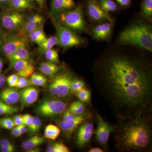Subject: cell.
<instances>
[{
  "label": "cell",
  "instance_id": "1",
  "mask_svg": "<svg viewBox=\"0 0 152 152\" xmlns=\"http://www.w3.org/2000/svg\"><path fill=\"white\" fill-rule=\"evenodd\" d=\"M93 72L97 91L118 120L151 113L152 65L146 56L112 52L96 62Z\"/></svg>",
  "mask_w": 152,
  "mask_h": 152
},
{
  "label": "cell",
  "instance_id": "2",
  "mask_svg": "<svg viewBox=\"0 0 152 152\" xmlns=\"http://www.w3.org/2000/svg\"><path fill=\"white\" fill-rule=\"evenodd\" d=\"M115 126L114 143L122 152H148L152 151L151 113L118 120Z\"/></svg>",
  "mask_w": 152,
  "mask_h": 152
},
{
  "label": "cell",
  "instance_id": "3",
  "mask_svg": "<svg viewBox=\"0 0 152 152\" xmlns=\"http://www.w3.org/2000/svg\"><path fill=\"white\" fill-rule=\"evenodd\" d=\"M120 43L132 45L152 51V31L150 25L143 22H136L121 33Z\"/></svg>",
  "mask_w": 152,
  "mask_h": 152
},
{
  "label": "cell",
  "instance_id": "4",
  "mask_svg": "<svg viewBox=\"0 0 152 152\" xmlns=\"http://www.w3.org/2000/svg\"><path fill=\"white\" fill-rule=\"evenodd\" d=\"M56 23L69 29L75 32H85L91 34L84 16L83 6L79 5L72 9L52 18Z\"/></svg>",
  "mask_w": 152,
  "mask_h": 152
},
{
  "label": "cell",
  "instance_id": "5",
  "mask_svg": "<svg viewBox=\"0 0 152 152\" xmlns=\"http://www.w3.org/2000/svg\"><path fill=\"white\" fill-rule=\"evenodd\" d=\"M75 77L68 71H60L56 75L51 78V80L48 90L50 94L60 99L70 96L72 93L71 84Z\"/></svg>",
  "mask_w": 152,
  "mask_h": 152
},
{
  "label": "cell",
  "instance_id": "6",
  "mask_svg": "<svg viewBox=\"0 0 152 152\" xmlns=\"http://www.w3.org/2000/svg\"><path fill=\"white\" fill-rule=\"evenodd\" d=\"M67 103L58 98H50L42 101L37 107L39 115L46 117H55L62 115L67 109Z\"/></svg>",
  "mask_w": 152,
  "mask_h": 152
},
{
  "label": "cell",
  "instance_id": "7",
  "mask_svg": "<svg viewBox=\"0 0 152 152\" xmlns=\"http://www.w3.org/2000/svg\"><path fill=\"white\" fill-rule=\"evenodd\" d=\"M26 18L21 12L4 9L0 12V25L7 31H17L24 23Z\"/></svg>",
  "mask_w": 152,
  "mask_h": 152
},
{
  "label": "cell",
  "instance_id": "8",
  "mask_svg": "<svg viewBox=\"0 0 152 152\" xmlns=\"http://www.w3.org/2000/svg\"><path fill=\"white\" fill-rule=\"evenodd\" d=\"M56 31L58 45L66 49L83 45L85 41L75 32L61 25L53 23Z\"/></svg>",
  "mask_w": 152,
  "mask_h": 152
},
{
  "label": "cell",
  "instance_id": "9",
  "mask_svg": "<svg viewBox=\"0 0 152 152\" xmlns=\"http://www.w3.org/2000/svg\"><path fill=\"white\" fill-rule=\"evenodd\" d=\"M27 38L12 31H5L0 50L7 58L13 54L22 46L27 45Z\"/></svg>",
  "mask_w": 152,
  "mask_h": 152
},
{
  "label": "cell",
  "instance_id": "10",
  "mask_svg": "<svg viewBox=\"0 0 152 152\" xmlns=\"http://www.w3.org/2000/svg\"><path fill=\"white\" fill-rule=\"evenodd\" d=\"M97 127L94 133L96 141L104 148H107L108 142L111 134L115 129V126L111 124L97 114Z\"/></svg>",
  "mask_w": 152,
  "mask_h": 152
},
{
  "label": "cell",
  "instance_id": "11",
  "mask_svg": "<svg viewBox=\"0 0 152 152\" xmlns=\"http://www.w3.org/2000/svg\"><path fill=\"white\" fill-rule=\"evenodd\" d=\"M86 9L88 16L93 21L96 23L113 21L108 12H105L99 7L97 0H87Z\"/></svg>",
  "mask_w": 152,
  "mask_h": 152
},
{
  "label": "cell",
  "instance_id": "12",
  "mask_svg": "<svg viewBox=\"0 0 152 152\" xmlns=\"http://www.w3.org/2000/svg\"><path fill=\"white\" fill-rule=\"evenodd\" d=\"M94 131V124L88 119L80 125L76 135L77 145L81 148L86 146L92 137Z\"/></svg>",
  "mask_w": 152,
  "mask_h": 152
},
{
  "label": "cell",
  "instance_id": "13",
  "mask_svg": "<svg viewBox=\"0 0 152 152\" xmlns=\"http://www.w3.org/2000/svg\"><path fill=\"white\" fill-rule=\"evenodd\" d=\"M89 115L85 113L83 115H77L74 118L68 120H58L57 124L67 137H70L79 126L89 119Z\"/></svg>",
  "mask_w": 152,
  "mask_h": 152
},
{
  "label": "cell",
  "instance_id": "14",
  "mask_svg": "<svg viewBox=\"0 0 152 152\" xmlns=\"http://www.w3.org/2000/svg\"><path fill=\"white\" fill-rule=\"evenodd\" d=\"M75 4L73 0H51L49 16L51 18L73 9Z\"/></svg>",
  "mask_w": 152,
  "mask_h": 152
},
{
  "label": "cell",
  "instance_id": "15",
  "mask_svg": "<svg viewBox=\"0 0 152 152\" xmlns=\"http://www.w3.org/2000/svg\"><path fill=\"white\" fill-rule=\"evenodd\" d=\"M112 22L105 23L91 28L93 37L98 40H107L110 37L113 30Z\"/></svg>",
  "mask_w": 152,
  "mask_h": 152
},
{
  "label": "cell",
  "instance_id": "16",
  "mask_svg": "<svg viewBox=\"0 0 152 152\" xmlns=\"http://www.w3.org/2000/svg\"><path fill=\"white\" fill-rule=\"evenodd\" d=\"M21 104L23 107H29L37 100L39 92L37 88L29 86L23 88L20 92Z\"/></svg>",
  "mask_w": 152,
  "mask_h": 152
},
{
  "label": "cell",
  "instance_id": "17",
  "mask_svg": "<svg viewBox=\"0 0 152 152\" xmlns=\"http://www.w3.org/2000/svg\"><path fill=\"white\" fill-rule=\"evenodd\" d=\"M20 92L14 88H6L0 92V100L11 105L14 104L20 100Z\"/></svg>",
  "mask_w": 152,
  "mask_h": 152
},
{
  "label": "cell",
  "instance_id": "18",
  "mask_svg": "<svg viewBox=\"0 0 152 152\" xmlns=\"http://www.w3.org/2000/svg\"><path fill=\"white\" fill-rule=\"evenodd\" d=\"M36 6L32 0H10L7 8L21 12L34 10Z\"/></svg>",
  "mask_w": 152,
  "mask_h": 152
},
{
  "label": "cell",
  "instance_id": "19",
  "mask_svg": "<svg viewBox=\"0 0 152 152\" xmlns=\"http://www.w3.org/2000/svg\"><path fill=\"white\" fill-rule=\"evenodd\" d=\"M61 69V66L48 61L41 63L39 67L41 73L50 78L57 75Z\"/></svg>",
  "mask_w": 152,
  "mask_h": 152
},
{
  "label": "cell",
  "instance_id": "20",
  "mask_svg": "<svg viewBox=\"0 0 152 152\" xmlns=\"http://www.w3.org/2000/svg\"><path fill=\"white\" fill-rule=\"evenodd\" d=\"M30 58V52L27 48V45L22 46L13 54L8 58L9 61V66L8 69V70L12 69L14 64L17 61Z\"/></svg>",
  "mask_w": 152,
  "mask_h": 152
},
{
  "label": "cell",
  "instance_id": "21",
  "mask_svg": "<svg viewBox=\"0 0 152 152\" xmlns=\"http://www.w3.org/2000/svg\"><path fill=\"white\" fill-rule=\"evenodd\" d=\"M45 142V137L40 135H35L23 142L21 144V147L24 150L29 151L36 148L44 143Z\"/></svg>",
  "mask_w": 152,
  "mask_h": 152
},
{
  "label": "cell",
  "instance_id": "22",
  "mask_svg": "<svg viewBox=\"0 0 152 152\" xmlns=\"http://www.w3.org/2000/svg\"><path fill=\"white\" fill-rule=\"evenodd\" d=\"M47 37L44 31V23L31 32L28 36V38L31 42L39 45Z\"/></svg>",
  "mask_w": 152,
  "mask_h": 152
},
{
  "label": "cell",
  "instance_id": "23",
  "mask_svg": "<svg viewBox=\"0 0 152 152\" xmlns=\"http://www.w3.org/2000/svg\"><path fill=\"white\" fill-rule=\"evenodd\" d=\"M56 45H58L56 36H50L46 38L42 42L38 45V51L40 54L44 55L46 51L53 48Z\"/></svg>",
  "mask_w": 152,
  "mask_h": 152
},
{
  "label": "cell",
  "instance_id": "24",
  "mask_svg": "<svg viewBox=\"0 0 152 152\" xmlns=\"http://www.w3.org/2000/svg\"><path fill=\"white\" fill-rule=\"evenodd\" d=\"M43 22L35 21L31 22H25L24 24L17 31L18 34L22 37L28 38V36L31 32L38 27Z\"/></svg>",
  "mask_w": 152,
  "mask_h": 152
},
{
  "label": "cell",
  "instance_id": "25",
  "mask_svg": "<svg viewBox=\"0 0 152 152\" xmlns=\"http://www.w3.org/2000/svg\"><path fill=\"white\" fill-rule=\"evenodd\" d=\"M61 132V129L58 126L53 124L48 125L45 130V138L55 140L58 138Z\"/></svg>",
  "mask_w": 152,
  "mask_h": 152
},
{
  "label": "cell",
  "instance_id": "26",
  "mask_svg": "<svg viewBox=\"0 0 152 152\" xmlns=\"http://www.w3.org/2000/svg\"><path fill=\"white\" fill-rule=\"evenodd\" d=\"M30 86L44 87L48 84V80L43 74L34 73L29 79Z\"/></svg>",
  "mask_w": 152,
  "mask_h": 152
},
{
  "label": "cell",
  "instance_id": "27",
  "mask_svg": "<svg viewBox=\"0 0 152 152\" xmlns=\"http://www.w3.org/2000/svg\"><path fill=\"white\" fill-rule=\"evenodd\" d=\"M99 5L107 12H115L118 9V5L113 0H97Z\"/></svg>",
  "mask_w": 152,
  "mask_h": 152
},
{
  "label": "cell",
  "instance_id": "28",
  "mask_svg": "<svg viewBox=\"0 0 152 152\" xmlns=\"http://www.w3.org/2000/svg\"><path fill=\"white\" fill-rule=\"evenodd\" d=\"M68 110L77 115H83L86 113V108L84 103L79 100L75 101L71 104Z\"/></svg>",
  "mask_w": 152,
  "mask_h": 152
},
{
  "label": "cell",
  "instance_id": "29",
  "mask_svg": "<svg viewBox=\"0 0 152 152\" xmlns=\"http://www.w3.org/2000/svg\"><path fill=\"white\" fill-rule=\"evenodd\" d=\"M142 13L147 20H151L152 17V0H143L141 5Z\"/></svg>",
  "mask_w": 152,
  "mask_h": 152
},
{
  "label": "cell",
  "instance_id": "30",
  "mask_svg": "<svg viewBox=\"0 0 152 152\" xmlns=\"http://www.w3.org/2000/svg\"><path fill=\"white\" fill-rule=\"evenodd\" d=\"M48 152H69V149L65 144L62 142H55L49 145L47 147Z\"/></svg>",
  "mask_w": 152,
  "mask_h": 152
},
{
  "label": "cell",
  "instance_id": "31",
  "mask_svg": "<svg viewBox=\"0 0 152 152\" xmlns=\"http://www.w3.org/2000/svg\"><path fill=\"white\" fill-rule=\"evenodd\" d=\"M19 109L16 107L4 102L0 100V115H11L18 111Z\"/></svg>",
  "mask_w": 152,
  "mask_h": 152
},
{
  "label": "cell",
  "instance_id": "32",
  "mask_svg": "<svg viewBox=\"0 0 152 152\" xmlns=\"http://www.w3.org/2000/svg\"><path fill=\"white\" fill-rule=\"evenodd\" d=\"M85 88H86V84L83 80L74 78L71 84V91L72 94H75Z\"/></svg>",
  "mask_w": 152,
  "mask_h": 152
},
{
  "label": "cell",
  "instance_id": "33",
  "mask_svg": "<svg viewBox=\"0 0 152 152\" xmlns=\"http://www.w3.org/2000/svg\"><path fill=\"white\" fill-rule=\"evenodd\" d=\"M79 100L86 103H90L91 101V92L89 89L85 88L75 94Z\"/></svg>",
  "mask_w": 152,
  "mask_h": 152
},
{
  "label": "cell",
  "instance_id": "34",
  "mask_svg": "<svg viewBox=\"0 0 152 152\" xmlns=\"http://www.w3.org/2000/svg\"><path fill=\"white\" fill-rule=\"evenodd\" d=\"M44 56L48 61L58 64H60L58 54V52L54 49H50L46 51L44 53Z\"/></svg>",
  "mask_w": 152,
  "mask_h": 152
},
{
  "label": "cell",
  "instance_id": "35",
  "mask_svg": "<svg viewBox=\"0 0 152 152\" xmlns=\"http://www.w3.org/2000/svg\"><path fill=\"white\" fill-rule=\"evenodd\" d=\"M15 145L7 139H3L0 140V150L2 152H13L15 151Z\"/></svg>",
  "mask_w": 152,
  "mask_h": 152
},
{
  "label": "cell",
  "instance_id": "36",
  "mask_svg": "<svg viewBox=\"0 0 152 152\" xmlns=\"http://www.w3.org/2000/svg\"><path fill=\"white\" fill-rule=\"evenodd\" d=\"M35 70V67L34 65V64H31L24 68L23 69L17 71V74L20 77H30L34 73Z\"/></svg>",
  "mask_w": 152,
  "mask_h": 152
},
{
  "label": "cell",
  "instance_id": "37",
  "mask_svg": "<svg viewBox=\"0 0 152 152\" xmlns=\"http://www.w3.org/2000/svg\"><path fill=\"white\" fill-rule=\"evenodd\" d=\"M42 124V121L39 117L37 116H33L32 122L29 127L28 128V131L30 134L37 133L40 129Z\"/></svg>",
  "mask_w": 152,
  "mask_h": 152
},
{
  "label": "cell",
  "instance_id": "38",
  "mask_svg": "<svg viewBox=\"0 0 152 152\" xmlns=\"http://www.w3.org/2000/svg\"><path fill=\"white\" fill-rule=\"evenodd\" d=\"M31 64H34V61L31 58L21 60L16 62L13 66L12 69H13L15 71L17 72Z\"/></svg>",
  "mask_w": 152,
  "mask_h": 152
},
{
  "label": "cell",
  "instance_id": "39",
  "mask_svg": "<svg viewBox=\"0 0 152 152\" xmlns=\"http://www.w3.org/2000/svg\"><path fill=\"white\" fill-rule=\"evenodd\" d=\"M15 126L12 118L8 117L0 118V127L6 129L11 130Z\"/></svg>",
  "mask_w": 152,
  "mask_h": 152
},
{
  "label": "cell",
  "instance_id": "40",
  "mask_svg": "<svg viewBox=\"0 0 152 152\" xmlns=\"http://www.w3.org/2000/svg\"><path fill=\"white\" fill-rule=\"evenodd\" d=\"M20 76L16 74H12L6 78V82L7 83L9 86L11 88H15Z\"/></svg>",
  "mask_w": 152,
  "mask_h": 152
},
{
  "label": "cell",
  "instance_id": "41",
  "mask_svg": "<svg viewBox=\"0 0 152 152\" xmlns=\"http://www.w3.org/2000/svg\"><path fill=\"white\" fill-rule=\"evenodd\" d=\"M31 86L29 79L24 77H19L18 81L15 88L18 89H23L27 87Z\"/></svg>",
  "mask_w": 152,
  "mask_h": 152
},
{
  "label": "cell",
  "instance_id": "42",
  "mask_svg": "<svg viewBox=\"0 0 152 152\" xmlns=\"http://www.w3.org/2000/svg\"><path fill=\"white\" fill-rule=\"evenodd\" d=\"M35 21H39L41 22H44L43 17L39 14H36L31 15L29 16L26 18L25 22H31Z\"/></svg>",
  "mask_w": 152,
  "mask_h": 152
},
{
  "label": "cell",
  "instance_id": "43",
  "mask_svg": "<svg viewBox=\"0 0 152 152\" xmlns=\"http://www.w3.org/2000/svg\"><path fill=\"white\" fill-rule=\"evenodd\" d=\"M23 124L28 128L32 122L33 116L30 114L23 115Z\"/></svg>",
  "mask_w": 152,
  "mask_h": 152
},
{
  "label": "cell",
  "instance_id": "44",
  "mask_svg": "<svg viewBox=\"0 0 152 152\" xmlns=\"http://www.w3.org/2000/svg\"><path fill=\"white\" fill-rule=\"evenodd\" d=\"M15 126H19L23 124V115H16L12 118Z\"/></svg>",
  "mask_w": 152,
  "mask_h": 152
},
{
  "label": "cell",
  "instance_id": "45",
  "mask_svg": "<svg viewBox=\"0 0 152 152\" xmlns=\"http://www.w3.org/2000/svg\"><path fill=\"white\" fill-rule=\"evenodd\" d=\"M11 130V134L15 137H20L22 135L18 126H15Z\"/></svg>",
  "mask_w": 152,
  "mask_h": 152
},
{
  "label": "cell",
  "instance_id": "46",
  "mask_svg": "<svg viewBox=\"0 0 152 152\" xmlns=\"http://www.w3.org/2000/svg\"><path fill=\"white\" fill-rule=\"evenodd\" d=\"M120 5L123 7H127L129 6L132 0H115Z\"/></svg>",
  "mask_w": 152,
  "mask_h": 152
},
{
  "label": "cell",
  "instance_id": "47",
  "mask_svg": "<svg viewBox=\"0 0 152 152\" xmlns=\"http://www.w3.org/2000/svg\"><path fill=\"white\" fill-rule=\"evenodd\" d=\"M10 0H0V9L4 10L7 8Z\"/></svg>",
  "mask_w": 152,
  "mask_h": 152
},
{
  "label": "cell",
  "instance_id": "48",
  "mask_svg": "<svg viewBox=\"0 0 152 152\" xmlns=\"http://www.w3.org/2000/svg\"><path fill=\"white\" fill-rule=\"evenodd\" d=\"M6 82V77L4 75L0 73V88L4 86Z\"/></svg>",
  "mask_w": 152,
  "mask_h": 152
},
{
  "label": "cell",
  "instance_id": "49",
  "mask_svg": "<svg viewBox=\"0 0 152 152\" xmlns=\"http://www.w3.org/2000/svg\"><path fill=\"white\" fill-rule=\"evenodd\" d=\"M18 126L19 129L20 131V132L22 134H26L28 130L27 127L26 125L23 124L20 125V126Z\"/></svg>",
  "mask_w": 152,
  "mask_h": 152
},
{
  "label": "cell",
  "instance_id": "50",
  "mask_svg": "<svg viewBox=\"0 0 152 152\" xmlns=\"http://www.w3.org/2000/svg\"><path fill=\"white\" fill-rule=\"evenodd\" d=\"M4 31L2 27L0 25V47L1 45L2 42L3 36H4Z\"/></svg>",
  "mask_w": 152,
  "mask_h": 152
},
{
  "label": "cell",
  "instance_id": "51",
  "mask_svg": "<svg viewBox=\"0 0 152 152\" xmlns=\"http://www.w3.org/2000/svg\"><path fill=\"white\" fill-rule=\"evenodd\" d=\"M89 152H103L104 150L102 149L101 148H94L90 149L88 151Z\"/></svg>",
  "mask_w": 152,
  "mask_h": 152
},
{
  "label": "cell",
  "instance_id": "52",
  "mask_svg": "<svg viewBox=\"0 0 152 152\" xmlns=\"http://www.w3.org/2000/svg\"><path fill=\"white\" fill-rule=\"evenodd\" d=\"M32 1H35L37 3L39 6L41 8H42L44 5L45 0H32Z\"/></svg>",
  "mask_w": 152,
  "mask_h": 152
},
{
  "label": "cell",
  "instance_id": "53",
  "mask_svg": "<svg viewBox=\"0 0 152 152\" xmlns=\"http://www.w3.org/2000/svg\"><path fill=\"white\" fill-rule=\"evenodd\" d=\"M3 67H4V62L2 58L0 57V73H1Z\"/></svg>",
  "mask_w": 152,
  "mask_h": 152
}]
</instances>
